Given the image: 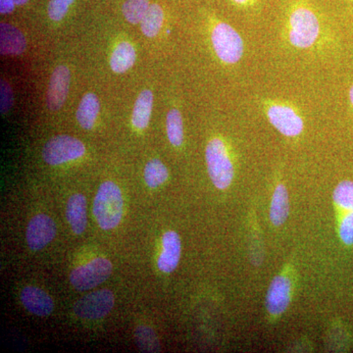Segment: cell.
<instances>
[{
    "instance_id": "obj_1",
    "label": "cell",
    "mask_w": 353,
    "mask_h": 353,
    "mask_svg": "<svg viewBox=\"0 0 353 353\" xmlns=\"http://www.w3.org/2000/svg\"><path fill=\"white\" fill-rule=\"evenodd\" d=\"M285 38L292 48L308 50L319 39L322 28L319 18L305 0L290 6L285 21Z\"/></svg>"
},
{
    "instance_id": "obj_2",
    "label": "cell",
    "mask_w": 353,
    "mask_h": 353,
    "mask_svg": "<svg viewBox=\"0 0 353 353\" xmlns=\"http://www.w3.org/2000/svg\"><path fill=\"white\" fill-rule=\"evenodd\" d=\"M122 192L115 183H102L94 201V215L102 230H112L120 224L124 211Z\"/></svg>"
},
{
    "instance_id": "obj_3",
    "label": "cell",
    "mask_w": 353,
    "mask_h": 353,
    "mask_svg": "<svg viewBox=\"0 0 353 353\" xmlns=\"http://www.w3.org/2000/svg\"><path fill=\"white\" fill-rule=\"evenodd\" d=\"M211 43L222 63L236 65L243 59L245 41L233 26L217 21L211 31Z\"/></svg>"
},
{
    "instance_id": "obj_4",
    "label": "cell",
    "mask_w": 353,
    "mask_h": 353,
    "mask_svg": "<svg viewBox=\"0 0 353 353\" xmlns=\"http://www.w3.org/2000/svg\"><path fill=\"white\" fill-rule=\"evenodd\" d=\"M209 176L217 189L226 190L234 180V168L226 143L220 138L209 141L205 150Z\"/></svg>"
},
{
    "instance_id": "obj_5",
    "label": "cell",
    "mask_w": 353,
    "mask_h": 353,
    "mask_svg": "<svg viewBox=\"0 0 353 353\" xmlns=\"http://www.w3.org/2000/svg\"><path fill=\"white\" fill-rule=\"evenodd\" d=\"M265 114L272 126L287 138H296L303 134L304 121L296 108L285 102H264Z\"/></svg>"
},
{
    "instance_id": "obj_6",
    "label": "cell",
    "mask_w": 353,
    "mask_h": 353,
    "mask_svg": "<svg viewBox=\"0 0 353 353\" xmlns=\"http://www.w3.org/2000/svg\"><path fill=\"white\" fill-rule=\"evenodd\" d=\"M112 263L108 259L97 257L71 272L70 282L78 290L94 289L105 282L112 273Z\"/></svg>"
},
{
    "instance_id": "obj_7",
    "label": "cell",
    "mask_w": 353,
    "mask_h": 353,
    "mask_svg": "<svg viewBox=\"0 0 353 353\" xmlns=\"http://www.w3.org/2000/svg\"><path fill=\"white\" fill-rule=\"evenodd\" d=\"M85 152V145L78 139L70 136H57L50 139L44 145L43 158L46 163L55 166L78 159Z\"/></svg>"
},
{
    "instance_id": "obj_8",
    "label": "cell",
    "mask_w": 353,
    "mask_h": 353,
    "mask_svg": "<svg viewBox=\"0 0 353 353\" xmlns=\"http://www.w3.org/2000/svg\"><path fill=\"white\" fill-rule=\"evenodd\" d=\"M114 301L115 299L111 290H97L81 299L74 306V312L83 319H101L110 312Z\"/></svg>"
},
{
    "instance_id": "obj_9",
    "label": "cell",
    "mask_w": 353,
    "mask_h": 353,
    "mask_svg": "<svg viewBox=\"0 0 353 353\" xmlns=\"http://www.w3.org/2000/svg\"><path fill=\"white\" fill-rule=\"evenodd\" d=\"M57 232V224L50 216L46 214L34 216L27 227L26 239H27L28 245L34 252L43 250L54 240Z\"/></svg>"
},
{
    "instance_id": "obj_10",
    "label": "cell",
    "mask_w": 353,
    "mask_h": 353,
    "mask_svg": "<svg viewBox=\"0 0 353 353\" xmlns=\"http://www.w3.org/2000/svg\"><path fill=\"white\" fill-rule=\"evenodd\" d=\"M70 81L71 74L68 67L60 65L53 71L46 97L50 110L57 111L63 106L69 92Z\"/></svg>"
},
{
    "instance_id": "obj_11",
    "label": "cell",
    "mask_w": 353,
    "mask_h": 353,
    "mask_svg": "<svg viewBox=\"0 0 353 353\" xmlns=\"http://www.w3.org/2000/svg\"><path fill=\"white\" fill-rule=\"evenodd\" d=\"M292 284L289 278L277 276L272 281L266 296V307L271 315L283 314L289 307Z\"/></svg>"
},
{
    "instance_id": "obj_12",
    "label": "cell",
    "mask_w": 353,
    "mask_h": 353,
    "mask_svg": "<svg viewBox=\"0 0 353 353\" xmlns=\"http://www.w3.org/2000/svg\"><path fill=\"white\" fill-rule=\"evenodd\" d=\"M162 248L161 254L158 257V268L164 273H171L180 261L182 245L179 234L173 231L165 233L162 239Z\"/></svg>"
},
{
    "instance_id": "obj_13",
    "label": "cell",
    "mask_w": 353,
    "mask_h": 353,
    "mask_svg": "<svg viewBox=\"0 0 353 353\" xmlns=\"http://www.w3.org/2000/svg\"><path fill=\"white\" fill-rule=\"evenodd\" d=\"M23 305L32 314L44 317L54 309L52 299L44 290L37 287H27L21 292Z\"/></svg>"
},
{
    "instance_id": "obj_14",
    "label": "cell",
    "mask_w": 353,
    "mask_h": 353,
    "mask_svg": "<svg viewBox=\"0 0 353 353\" xmlns=\"http://www.w3.org/2000/svg\"><path fill=\"white\" fill-rule=\"evenodd\" d=\"M66 216L72 231L82 234L88 224L87 199L81 194L70 197L66 206Z\"/></svg>"
},
{
    "instance_id": "obj_15",
    "label": "cell",
    "mask_w": 353,
    "mask_h": 353,
    "mask_svg": "<svg viewBox=\"0 0 353 353\" xmlns=\"http://www.w3.org/2000/svg\"><path fill=\"white\" fill-rule=\"evenodd\" d=\"M27 43L22 32L12 25L0 26V50L2 55H18L26 50Z\"/></svg>"
},
{
    "instance_id": "obj_16",
    "label": "cell",
    "mask_w": 353,
    "mask_h": 353,
    "mask_svg": "<svg viewBox=\"0 0 353 353\" xmlns=\"http://www.w3.org/2000/svg\"><path fill=\"white\" fill-rule=\"evenodd\" d=\"M289 194L284 185L279 183L274 190L270 208V220L276 227L282 226L289 217Z\"/></svg>"
},
{
    "instance_id": "obj_17",
    "label": "cell",
    "mask_w": 353,
    "mask_h": 353,
    "mask_svg": "<svg viewBox=\"0 0 353 353\" xmlns=\"http://www.w3.org/2000/svg\"><path fill=\"white\" fill-rule=\"evenodd\" d=\"M101 110L99 99L94 94H87L80 102L76 117L80 126L85 130H90L94 126L95 121Z\"/></svg>"
},
{
    "instance_id": "obj_18",
    "label": "cell",
    "mask_w": 353,
    "mask_h": 353,
    "mask_svg": "<svg viewBox=\"0 0 353 353\" xmlns=\"http://www.w3.org/2000/svg\"><path fill=\"white\" fill-rule=\"evenodd\" d=\"M153 106L152 90H145L139 95L132 111V125L137 129L143 130L148 126Z\"/></svg>"
},
{
    "instance_id": "obj_19",
    "label": "cell",
    "mask_w": 353,
    "mask_h": 353,
    "mask_svg": "<svg viewBox=\"0 0 353 353\" xmlns=\"http://www.w3.org/2000/svg\"><path fill=\"white\" fill-rule=\"evenodd\" d=\"M136 50L131 43L123 41L116 46L110 59L111 69L115 73L122 74L132 68L136 62Z\"/></svg>"
},
{
    "instance_id": "obj_20",
    "label": "cell",
    "mask_w": 353,
    "mask_h": 353,
    "mask_svg": "<svg viewBox=\"0 0 353 353\" xmlns=\"http://www.w3.org/2000/svg\"><path fill=\"white\" fill-rule=\"evenodd\" d=\"M164 12L158 4H152L141 21V31L148 38L157 36L163 24Z\"/></svg>"
},
{
    "instance_id": "obj_21",
    "label": "cell",
    "mask_w": 353,
    "mask_h": 353,
    "mask_svg": "<svg viewBox=\"0 0 353 353\" xmlns=\"http://www.w3.org/2000/svg\"><path fill=\"white\" fill-rule=\"evenodd\" d=\"M167 134L171 145L181 146L183 141V117L178 109H171L167 114L166 120Z\"/></svg>"
},
{
    "instance_id": "obj_22",
    "label": "cell",
    "mask_w": 353,
    "mask_h": 353,
    "mask_svg": "<svg viewBox=\"0 0 353 353\" xmlns=\"http://www.w3.org/2000/svg\"><path fill=\"white\" fill-rule=\"evenodd\" d=\"M168 176V169L160 160L152 159L145 165V183L152 189H155L166 182Z\"/></svg>"
},
{
    "instance_id": "obj_23",
    "label": "cell",
    "mask_w": 353,
    "mask_h": 353,
    "mask_svg": "<svg viewBox=\"0 0 353 353\" xmlns=\"http://www.w3.org/2000/svg\"><path fill=\"white\" fill-rule=\"evenodd\" d=\"M137 345L143 352H158L160 350L159 341L155 332L148 326H139L134 332Z\"/></svg>"
},
{
    "instance_id": "obj_24",
    "label": "cell",
    "mask_w": 353,
    "mask_h": 353,
    "mask_svg": "<svg viewBox=\"0 0 353 353\" xmlns=\"http://www.w3.org/2000/svg\"><path fill=\"white\" fill-rule=\"evenodd\" d=\"M150 6L148 0H127L123 4V15L131 24H139L143 21Z\"/></svg>"
},
{
    "instance_id": "obj_25",
    "label": "cell",
    "mask_w": 353,
    "mask_h": 353,
    "mask_svg": "<svg viewBox=\"0 0 353 353\" xmlns=\"http://www.w3.org/2000/svg\"><path fill=\"white\" fill-rule=\"evenodd\" d=\"M334 204L341 210L348 212L353 210V182L343 181L334 190Z\"/></svg>"
},
{
    "instance_id": "obj_26",
    "label": "cell",
    "mask_w": 353,
    "mask_h": 353,
    "mask_svg": "<svg viewBox=\"0 0 353 353\" xmlns=\"http://www.w3.org/2000/svg\"><path fill=\"white\" fill-rule=\"evenodd\" d=\"M74 1L75 0H50L48 8L50 19L57 22L63 19Z\"/></svg>"
},
{
    "instance_id": "obj_27",
    "label": "cell",
    "mask_w": 353,
    "mask_h": 353,
    "mask_svg": "<svg viewBox=\"0 0 353 353\" xmlns=\"http://www.w3.org/2000/svg\"><path fill=\"white\" fill-rule=\"evenodd\" d=\"M339 234L345 245H353V210L348 211L347 214L343 216L339 228Z\"/></svg>"
},
{
    "instance_id": "obj_28",
    "label": "cell",
    "mask_w": 353,
    "mask_h": 353,
    "mask_svg": "<svg viewBox=\"0 0 353 353\" xmlns=\"http://www.w3.org/2000/svg\"><path fill=\"white\" fill-rule=\"evenodd\" d=\"M0 104H1V112L6 113L9 109L11 108L13 103L12 90H11L10 85L6 82L2 81L1 82V90H0Z\"/></svg>"
},
{
    "instance_id": "obj_29",
    "label": "cell",
    "mask_w": 353,
    "mask_h": 353,
    "mask_svg": "<svg viewBox=\"0 0 353 353\" xmlns=\"http://www.w3.org/2000/svg\"><path fill=\"white\" fill-rule=\"evenodd\" d=\"M234 6L241 9L254 8L259 3V0H231Z\"/></svg>"
},
{
    "instance_id": "obj_30",
    "label": "cell",
    "mask_w": 353,
    "mask_h": 353,
    "mask_svg": "<svg viewBox=\"0 0 353 353\" xmlns=\"http://www.w3.org/2000/svg\"><path fill=\"white\" fill-rule=\"evenodd\" d=\"M15 6L14 0H0V12L1 14L11 13L15 8Z\"/></svg>"
},
{
    "instance_id": "obj_31",
    "label": "cell",
    "mask_w": 353,
    "mask_h": 353,
    "mask_svg": "<svg viewBox=\"0 0 353 353\" xmlns=\"http://www.w3.org/2000/svg\"><path fill=\"white\" fill-rule=\"evenodd\" d=\"M348 99H350V106H352L353 110V83L348 90Z\"/></svg>"
},
{
    "instance_id": "obj_32",
    "label": "cell",
    "mask_w": 353,
    "mask_h": 353,
    "mask_svg": "<svg viewBox=\"0 0 353 353\" xmlns=\"http://www.w3.org/2000/svg\"><path fill=\"white\" fill-rule=\"evenodd\" d=\"M16 6H23V4L27 3L29 0H14Z\"/></svg>"
}]
</instances>
